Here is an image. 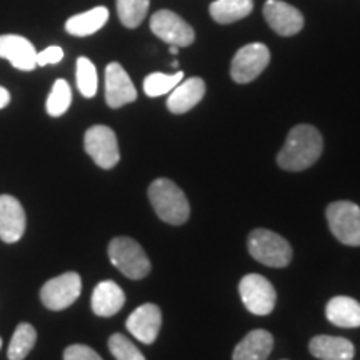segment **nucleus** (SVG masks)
Returning a JSON list of instances; mask_svg holds the SVG:
<instances>
[{"instance_id":"34","label":"nucleus","mask_w":360,"mask_h":360,"mask_svg":"<svg viewBox=\"0 0 360 360\" xmlns=\"http://www.w3.org/2000/svg\"><path fill=\"white\" fill-rule=\"evenodd\" d=\"M0 349H2V339H0Z\"/></svg>"},{"instance_id":"14","label":"nucleus","mask_w":360,"mask_h":360,"mask_svg":"<svg viewBox=\"0 0 360 360\" xmlns=\"http://www.w3.org/2000/svg\"><path fill=\"white\" fill-rule=\"evenodd\" d=\"M127 330L142 344H154L162 326V312L155 304H143L127 319Z\"/></svg>"},{"instance_id":"7","label":"nucleus","mask_w":360,"mask_h":360,"mask_svg":"<svg viewBox=\"0 0 360 360\" xmlns=\"http://www.w3.org/2000/svg\"><path fill=\"white\" fill-rule=\"evenodd\" d=\"M270 62V51L265 44L244 45L233 56L231 75L237 84H249L265 70Z\"/></svg>"},{"instance_id":"2","label":"nucleus","mask_w":360,"mask_h":360,"mask_svg":"<svg viewBox=\"0 0 360 360\" xmlns=\"http://www.w3.org/2000/svg\"><path fill=\"white\" fill-rule=\"evenodd\" d=\"M148 199L160 220L170 225H182L191 215L186 193L169 179H157L148 187Z\"/></svg>"},{"instance_id":"26","label":"nucleus","mask_w":360,"mask_h":360,"mask_svg":"<svg viewBox=\"0 0 360 360\" xmlns=\"http://www.w3.org/2000/svg\"><path fill=\"white\" fill-rule=\"evenodd\" d=\"M72 103V90L70 85L67 84V80L64 79H58L53 84V87L51 90L47 97V114L51 117H60L64 115L67 110H69Z\"/></svg>"},{"instance_id":"23","label":"nucleus","mask_w":360,"mask_h":360,"mask_svg":"<svg viewBox=\"0 0 360 360\" xmlns=\"http://www.w3.org/2000/svg\"><path fill=\"white\" fill-rule=\"evenodd\" d=\"M37 342V332L30 323L22 322L13 332L11 345H8L7 355L8 360H24Z\"/></svg>"},{"instance_id":"20","label":"nucleus","mask_w":360,"mask_h":360,"mask_svg":"<svg viewBox=\"0 0 360 360\" xmlns=\"http://www.w3.org/2000/svg\"><path fill=\"white\" fill-rule=\"evenodd\" d=\"M327 321L342 328L360 327V304L352 297L337 295L328 300L326 307Z\"/></svg>"},{"instance_id":"32","label":"nucleus","mask_w":360,"mask_h":360,"mask_svg":"<svg viewBox=\"0 0 360 360\" xmlns=\"http://www.w3.org/2000/svg\"><path fill=\"white\" fill-rule=\"evenodd\" d=\"M179 49H180V47H177V45H170L169 51H170V53H172V56H177V53H179Z\"/></svg>"},{"instance_id":"19","label":"nucleus","mask_w":360,"mask_h":360,"mask_svg":"<svg viewBox=\"0 0 360 360\" xmlns=\"http://www.w3.org/2000/svg\"><path fill=\"white\" fill-rule=\"evenodd\" d=\"M125 294L114 281H103L92 292V310L98 317H112L124 307Z\"/></svg>"},{"instance_id":"21","label":"nucleus","mask_w":360,"mask_h":360,"mask_svg":"<svg viewBox=\"0 0 360 360\" xmlns=\"http://www.w3.org/2000/svg\"><path fill=\"white\" fill-rule=\"evenodd\" d=\"M109 20V11L105 7H94L87 12L77 13L65 22V30L74 37H89L98 32Z\"/></svg>"},{"instance_id":"16","label":"nucleus","mask_w":360,"mask_h":360,"mask_svg":"<svg viewBox=\"0 0 360 360\" xmlns=\"http://www.w3.org/2000/svg\"><path fill=\"white\" fill-rule=\"evenodd\" d=\"M205 96V82L200 77L182 80L172 92L169 94L167 109L172 114H186L199 103Z\"/></svg>"},{"instance_id":"13","label":"nucleus","mask_w":360,"mask_h":360,"mask_svg":"<svg viewBox=\"0 0 360 360\" xmlns=\"http://www.w3.org/2000/svg\"><path fill=\"white\" fill-rule=\"evenodd\" d=\"M27 217L24 207L15 197L0 195V238L6 244H15L24 236Z\"/></svg>"},{"instance_id":"27","label":"nucleus","mask_w":360,"mask_h":360,"mask_svg":"<svg viewBox=\"0 0 360 360\" xmlns=\"http://www.w3.org/2000/svg\"><path fill=\"white\" fill-rule=\"evenodd\" d=\"M75 77H77V87L80 90V94H82L85 98H92L96 96L98 87V77L96 65L92 64L90 58H77V72H75Z\"/></svg>"},{"instance_id":"5","label":"nucleus","mask_w":360,"mask_h":360,"mask_svg":"<svg viewBox=\"0 0 360 360\" xmlns=\"http://www.w3.org/2000/svg\"><path fill=\"white\" fill-rule=\"evenodd\" d=\"M330 232L340 244L360 247V207L350 200L332 202L326 210Z\"/></svg>"},{"instance_id":"8","label":"nucleus","mask_w":360,"mask_h":360,"mask_svg":"<svg viewBox=\"0 0 360 360\" xmlns=\"http://www.w3.org/2000/svg\"><path fill=\"white\" fill-rule=\"evenodd\" d=\"M240 299L247 310L255 315H269L276 307L277 294L274 285L259 274H249L238 283Z\"/></svg>"},{"instance_id":"17","label":"nucleus","mask_w":360,"mask_h":360,"mask_svg":"<svg viewBox=\"0 0 360 360\" xmlns=\"http://www.w3.org/2000/svg\"><path fill=\"white\" fill-rule=\"evenodd\" d=\"M274 349V337L270 332L257 328L247 334L233 350L232 360H267Z\"/></svg>"},{"instance_id":"12","label":"nucleus","mask_w":360,"mask_h":360,"mask_svg":"<svg viewBox=\"0 0 360 360\" xmlns=\"http://www.w3.org/2000/svg\"><path fill=\"white\" fill-rule=\"evenodd\" d=\"M137 101V90L125 69L117 62L107 65L105 69V102L112 109L127 105Z\"/></svg>"},{"instance_id":"4","label":"nucleus","mask_w":360,"mask_h":360,"mask_svg":"<svg viewBox=\"0 0 360 360\" xmlns=\"http://www.w3.org/2000/svg\"><path fill=\"white\" fill-rule=\"evenodd\" d=\"M109 257L125 277L139 281L150 272V260L139 242L129 237H115L109 244Z\"/></svg>"},{"instance_id":"31","label":"nucleus","mask_w":360,"mask_h":360,"mask_svg":"<svg viewBox=\"0 0 360 360\" xmlns=\"http://www.w3.org/2000/svg\"><path fill=\"white\" fill-rule=\"evenodd\" d=\"M8 103H11V94H8L7 89H4L0 85V110L6 109Z\"/></svg>"},{"instance_id":"3","label":"nucleus","mask_w":360,"mask_h":360,"mask_svg":"<svg viewBox=\"0 0 360 360\" xmlns=\"http://www.w3.org/2000/svg\"><path fill=\"white\" fill-rule=\"evenodd\" d=\"M247 247L252 257L267 267L282 269L287 267L292 260V247L289 242L267 229L252 231L247 238Z\"/></svg>"},{"instance_id":"15","label":"nucleus","mask_w":360,"mask_h":360,"mask_svg":"<svg viewBox=\"0 0 360 360\" xmlns=\"http://www.w3.org/2000/svg\"><path fill=\"white\" fill-rule=\"evenodd\" d=\"M0 58H7L12 67L24 72L37 67V51L34 44L20 35H0Z\"/></svg>"},{"instance_id":"6","label":"nucleus","mask_w":360,"mask_h":360,"mask_svg":"<svg viewBox=\"0 0 360 360\" xmlns=\"http://www.w3.org/2000/svg\"><path fill=\"white\" fill-rule=\"evenodd\" d=\"M85 152L92 157L98 167L114 169L120 160L119 142L115 132L107 125H94L85 132L84 137Z\"/></svg>"},{"instance_id":"18","label":"nucleus","mask_w":360,"mask_h":360,"mask_svg":"<svg viewBox=\"0 0 360 360\" xmlns=\"http://www.w3.org/2000/svg\"><path fill=\"white\" fill-rule=\"evenodd\" d=\"M309 350L321 360H352L355 355L354 344L344 337L317 335L310 340Z\"/></svg>"},{"instance_id":"1","label":"nucleus","mask_w":360,"mask_h":360,"mask_svg":"<svg viewBox=\"0 0 360 360\" xmlns=\"http://www.w3.org/2000/svg\"><path fill=\"white\" fill-rule=\"evenodd\" d=\"M323 150L321 132L312 125H295L287 135L282 150L277 155L278 167L289 172H300L312 167Z\"/></svg>"},{"instance_id":"25","label":"nucleus","mask_w":360,"mask_h":360,"mask_svg":"<svg viewBox=\"0 0 360 360\" xmlns=\"http://www.w3.org/2000/svg\"><path fill=\"white\" fill-rule=\"evenodd\" d=\"M150 0H117V13L124 27L135 29L146 19Z\"/></svg>"},{"instance_id":"22","label":"nucleus","mask_w":360,"mask_h":360,"mask_svg":"<svg viewBox=\"0 0 360 360\" xmlns=\"http://www.w3.org/2000/svg\"><path fill=\"white\" fill-rule=\"evenodd\" d=\"M252 8H254V0H214L209 12L217 24L227 25L245 19Z\"/></svg>"},{"instance_id":"29","label":"nucleus","mask_w":360,"mask_h":360,"mask_svg":"<svg viewBox=\"0 0 360 360\" xmlns=\"http://www.w3.org/2000/svg\"><path fill=\"white\" fill-rule=\"evenodd\" d=\"M64 360H102V357L87 345L75 344L65 349Z\"/></svg>"},{"instance_id":"10","label":"nucleus","mask_w":360,"mask_h":360,"mask_svg":"<svg viewBox=\"0 0 360 360\" xmlns=\"http://www.w3.org/2000/svg\"><path fill=\"white\" fill-rule=\"evenodd\" d=\"M150 30L165 44L177 47H188L195 40L192 27L172 11H157L150 17Z\"/></svg>"},{"instance_id":"30","label":"nucleus","mask_w":360,"mask_h":360,"mask_svg":"<svg viewBox=\"0 0 360 360\" xmlns=\"http://www.w3.org/2000/svg\"><path fill=\"white\" fill-rule=\"evenodd\" d=\"M64 58V51L58 45H51L42 52H37V67L51 65V64H58V62Z\"/></svg>"},{"instance_id":"9","label":"nucleus","mask_w":360,"mask_h":360,"mask_svg":"<svg viewBox=\"0 0 360 360\" xmlns=\"http://www.w3.org/2000/svg\"><path fill=\"white\" fill-rule=\"evenodd\" d=\"M82 278L77 272H67L45 283L40 290V299L49 310H64L79 299Z\"/></svg>"},{"instance_id":"24","label":"nucleus","mask_w":360,"mask_h":360,"mask_svg":"<svg viewBox=\"0 0 360 360\" xmlns=\"http://www.w3.org/2000/svg\"><path fill=\"white\" fill-rule=\"evenodd\" d=\"M184 80V72H175V74H162V72H154L147 75L143 80V92L148 97H160L165 94H170L177 85Z\"/></svg>"},{"instance_id":"33","label":"nucleus","mask_w":360,"mask_h":360,"mask_svg":"<svg viewBox=\"0 0 360 360\" xmlns=\"http://www.w3.org/2000/svg\"><path fill=\"white\" fill-rule=\"evenodd\" d=\"M172 67H174V69H177V67H179V60H174V62H172Z\"/></svg>"},{"instance_id":"28","label":"nucleus","mask_w":360,"mask_h":360,"mask_svg":"<svg viewBox=\"0 0 360 360\" xmlns=\"http://www.w3.org/2000/svg\"><path fill=\"white\" fill-rule=\"evenodd\" d=\"M109 349L117 360H146L141 350L122 334H114L110 337Z\"/></svg>"},{"instance_id":"11","label":"nucleus","mask_w":360,"mask_h":360,"mask_svg":"<svg viewBox=\"0 0 360 360\" xmlns=\"http://www.w3.org/2000/svg\"><path fill=\"white\" fill-rule=\"evenodd\" d=\"M264 17L270 29L282 37H292L304 29V15L283 0H267Z\"/></svg>"}]
</instances>
